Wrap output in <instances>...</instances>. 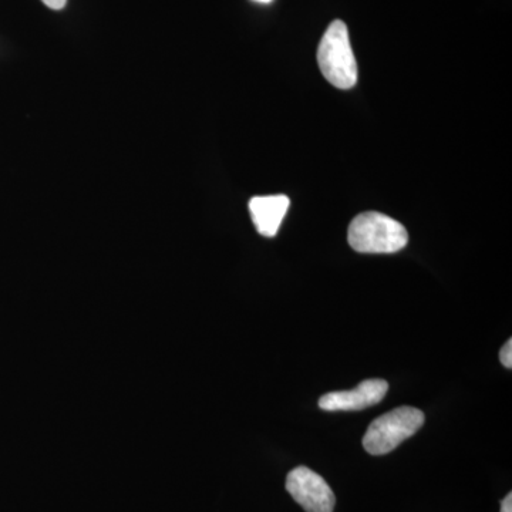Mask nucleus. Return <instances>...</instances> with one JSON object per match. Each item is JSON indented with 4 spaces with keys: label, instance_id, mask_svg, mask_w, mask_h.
<instances>
[{
    "label": "nucleus",
    "instance_id": "f257e3e1",
    "mask_svg": "<svg viewBox=\"0 0 512 512\" xmlns=\"http://www.w3.org/2000/svg\"><path fill=\"white\" fill-rule=\"evenodd\" d=\"M350 247L360 254H394L409 242V234L399 221L380 214L363 212L350 222Z\"/></svg>",
    "mask_w": 512,
    "mask_h": 512
},
{
    "label": "nucleus",
    "instance_id": "f03ea898",
    "mask_svg": "<svg viewBox=\"0 0 512 512\" xmlns=\"http://www.w3.org/2000/svg\"><path fill=\"white\" fill-rule=\"evenodd\" d=\"M320 72L338 89H352L357 82V63L350 45L348 26L342 20L330 23L318 49Z\"/></svg>",
    "mask_w": 512,
    "mask_h": 512
},
{
    "label": "nucleus",
    "instance_id": "7ed1b4c3",
    "mask_svg": "<svg viewBox=\"0 0 512 512\" xmlns=\"http://www.w3.org/2000/svg\"><path fill=\"white\" fill-rule=\"evenodd\" d=\"M424 413L414 407H397L373 421L363 437V447L372 456L392 453L404 440L423 427Z\"/></svg>",
    "mask_w": 512,
    "mask_h": 512
},
{
    "label": "nucleus",
    "instance_id": "20e7f679",
    "mask_svg": "<svg viewBox=\"0 0 512 512\" xmlns=\"http://www.w3.org/2000/svg\"><path fill=\"white\" fill-rule=\"evenodd\" d=\"M286 490L306 512H333L336 497L325 478L308 467L293 468L286 478Z\"/></svg>",
    "mask_w": 512,
    "mask_h": 512
},
{
    "label": "nucleus",
    "instance_id": "39448f33",
    "mask_svg": "<svg viewBox=\"0 0 512 512\" xmlns=\"http://www.w3.org/2000/svg\"><path fill=\"white\" fill-rule=\"evenodd\" d=\"M387 390L389 383L386 380L369 379L348 392L325 394L319 399V407L326 412H356L382 402Z\"/></svg>",
    "mask_w": 512,
    "mask_h": 512
},
{
    "label": "nucleus",
    "instance_id": "423d86ee",
    "mask_svg": "<svg viewBox=\"0 0 512 512\" xmlns=\"http://www.w3.org/2000/svg\"><path fill=\"white\" fill-rule=\"evenodd\" d=\"M289 205L291 201L286 195L252 198L249 201V211H251L256 231L264 237H275L289 210Z\"/></svg>",
    "mask_w": 512,
    "mask_h": 512
},
{
    "label": "nucleus",
    "instance_id": "0eeeda50",
    "mask_svg": "<svg viewBox=\"0 0 512 512\" xmlns=\"http://www.w3.org/2000/svg\"><path fill=\"white\" fill-rule=\"evenodd\" d=\"M500 360L504 367L511 369L512 367V340L508 339L500 352Z\"/></svg>",
    "mask_w": 512,
    "mask_h": 512
},
{
    "label": "nucleus",
    "instance_id": "6e6552de",
    "mask_svg": "<svg viewBox=\"0 0 512 512\" xmlns=\"http://www.w3.org/2000/svg\"><path fill=\"white\" fill-rule=\"evenodd\" d=\"M47 8L53 10H62L66 6L67 0H42Z\"/></svg>",
    "mask_w": 512,
    "mask_h": 512
},
{
    "label": "nucleus",
    "instance_id": "1a4fd4ad",
    "mask_svg": "<svg viewBox=\"0 0 512 512\" xmlns=\"http://www.w3.org/2000/svg\"><path fill=\"white\" fill-rule=\"evenodd\" d=\"M501 512H512V494H508L501 504Z\"/></svg>",
    "mask_w": 512,
    "mask_h": 512
},
{
    "label": "nucleus",
    "instance_id": "9d476101",
    "mask_svg": "<svg viewBox=\"0 0 512 512\" xmlns=\"http://www.w3.org/2000/svg\"><path fill=\"white\" fill-rule=\"evenodd\" d=\"M255 2H258V3H271L272 0H255Z\"/></svg>",
    "mask_w": 512,
    "mask_h": 512
}]
</instances>
